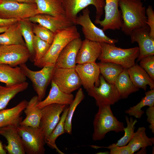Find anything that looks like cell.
Returning a JSON list of instances; mask_svg holds the SVG:
<instances>
[{"label":"cell","mask_w":154,"mask_h":154,"mask_svg":"<svg viewBox=\"0 0 154 154\" xmlns=\"http://www.w3.org/2000/svg\"><path fill=\"white\" fill-rule=\"evenodd\" d=\"M8 26L0 27V33L4 32L7 29Z\"/></svg>","instance_id":"cell-46"},{"label":"cell","mask_w":154,"mask_h":154,"mask_svg":"<svg viewBox=\"0 0 154 154\" xmlns=\"http://www.w3.org/2000/svg\"><path fill=\"white\" fill-rule=\"evenodd\" d=\"M27 77L20 67H12L8 65L0 64V82L7 86H13L26 82Z\"/></svg>","instance_id":"cell-23"},{"label":"cell","mask_w":154,"mask_h":154,"mask_svg":"<svg viewBox=\"0 0 154 154\" xmlns=\"http://www.w3.org/2000/svg\"><path fill=\"white\" fill-rule=\"evenodd\" d=\"M80 34L76 25H74L55 33L53 40L48 51L40 60L34 63L37 67L42 68L55 64L60 52L70 42L80 38Z\"/></svg>","instance_id":"cell-3"},{"label":"cell","mask_w":154,"mask_h":154,"mask_svg":"<svg viewBox=\"0 0 154 154\" xmlns=\"http://www.w3.org/2000/svg\"><path fill=\"white\" fill-rule=\"evenodd\" d=\"M139 65L154 80V56L151 55L142 58L139 61Z\"/></svg>","instance_id":"cell-39"},{"label":"cell","mask_w":154,"mask_h":154,"mask_svg":"<svg viewBox=\"0 0 154 154\" xmlns=\"http://www.w3.org/2000/svg\"><path fill=\"white\" fill-rule=\"evenodd\" d=\"M35 3H21L13 0H2L0 3V18L21 20L38 14Z\"/></svg>","instance_id":"cell-7"},{"label":"cell","mask_w":154,"mask_h":154,"mask_svg":"<svg viewBox=\"0 0 154 154\" xmlns=\"http://www.w3.org/2000/svg\"><path fill=\"white\" fill-rule=\"evenodd\" d=\"M91 147L94 149L101 148H105L110 149L109 152L110 154H132L133 153L128 145L124 146H118L114 144H112L108 147H100L92 145Z\"/></svg>","instance_id":"cell-40"},{"label":"cell","mask_w":154,"mask_h":154,"mask_svg":"<svg viewBox=\"0 0 154 154\" xmlns=\"http://www.w3.org/2000/svg\"><path fill=\"white\" fill-rule=\"evenodd\" d=\"M33 29L35 35L50 44L54 38L55 33L46 28L39 24L33 23Z\"/></svg>","instance_id":"cell-38"},{"label":"cell","mask_w":154,"mask_h":154,"mask_svg":"<svg viewBox=\"0 0 154 154\" xmlns=\"http://www.w3.org/2000/svg\"><path fill=\"white\" fill-rule=\"evenodd\" d=\"M65 15L74 24L78 14L88 6L92 5L96 9L95 20H100L104 13L105 0H61Z\"/></svg>","instance_id":"cell-12"},{"label":"cell","mask_w":154,"mask_h":154,"mask_svg":"<svg viewBox=\"0 0 154 154\" xmlns=\"http://www.w3.org/2000/svg\"><path fill=\"white\" fill-rule=\"evenodd\" d=\"M51 82L49 94L44 100L38 102L37 105L38 108L41 109L47 105L54 104L66 105L71 104L74 98V95L71 93L62 91L53 81Z\"/></svg>","instance_id":"cell-22"},{"label":"cell","mask_w":154,"mask_h":154,"mask_svg":"<svg viewBox=\"0 0 154 154\" xmlns=\"http://www.w3.org/2000/svg\"><path fill=\"white\" fill-rule=\"evenodd\" d=\"M21 3H35V0H13Z\"/></svg>","instance_id":"cell-44"},{"label":"cell","mask_w":154,"mask_h":154,"mask_svg":"<svg viewBox=\"0 0 154 154\" xmlns=\"http://www.w3.org/2000/svg\"><path fill=\"white\" fill-rule=\"evenodd\" d=\"M23 73L31 81L39 101L45 97L47 87L51 81L55 64L45 66L38 71L30 69L25 64L19 65Z\"/></svg>","instance_id":"cell-5"},{"label":"cell","mask_w":154,"mask_h":154,"mask_svg":"<svg viewBox=\"0 0 154 154\" xmlns=\"http://www.w3.org/2000/svg\"><path fill=\"white\" fill-rule=\"evenodd\" d=\"M82 41L81 38H79L68 43L58 56L55 64V68H75L77 54Z\"/></svg>","instance_id":"cell-18"},{"label":"cell","mask_w":154,"mask_h":154,"mask_svg":"<svg viewBox=\"0 0 154 154\" xmlns=\"http://www.w3.org/2000/svg\"><path fill=\"white\" fill-rule=\"evenodd\" d=\"M102 47L100 43L85 39L82 41L78 53L76 63L78 64L95 62L100 55Z\"/></svg>","instance_id":"cell-20"},{"label":"cell","mask_w":154,"mask_h":154,"mask_svg":"<svg viewBox=\"0 0 154 154\" xmlns=\"http://www.w3.org/2000/svg\"><path fill=\"white\" fill-rule=\"evenodd\" d=\"M150 29L147 25L136 29L129 35L131 42H137L139 45V53L137 62L143 58L154 55V38L149 35Z\"/></svg>","instance_id":"cell-15"},{"label":"cell","mask_w":154,"mask_h":154,"mask_svg":"<svg viewBox=\"0 0 154 154\" xmlns=\"http://www.w3.org/2000/svg\"><path fill=\"white\" fill-rule=\"evenodd\" d=\"M51 44L34 36L33 46L34 57L33 62L35 63L42 58L48 50Z\"/></svg>","instance_id":"cell-37"},{"label":"cell","mask_w":154,"mask_h":154,"mask_svg":"<svg viewBox=\"0 0 154 154\" xmlns=\"http://www.w3.org/2000/svg\"><path fill=\"white\" fill-rule=\"evenodd\" d=\"M39 14L57 16L65 15L61 0H35Z\"/></svg>","instance_id":"cell-30"},{"label":"cell","mask_w":154,"mask_h":154,"mask_svg":"<svg viewBox=\"0 0 154 154\" xmlns=\"http://www.w3.org/2000/svg\"><path fill=\"white\" fill-rule=\"evenodd\" d=\"M28 86L27 82L11 86L0 85V110L5 109L12 99L19 93L26 90Z\"/></svg>","instance_id":"cell-29"},{"label":"cell","mask_w":154,"mask_h":154,"mask_svg":"<svg viewBox=\"0 0 154 154\" xmlns=\"http://www.w3.org/2000/svg\"><path fill=\"white\" fill-rule=\"evenodd\" d=\"M0 135L7 140V145L4 148L8 154H25L22 139L16 127L7 125L1 127Z\"/></svg>","instance_id":"cell-19"},{"label":"cell","mask_w":154,"mask_h":154,"mask_svg":"<svg viewBox=\"0 0 154 154\" xmlns=\"http://www.w3.org/2000/svg\"><path fill=\"white\" fill-rule=\"evenodd\" d=\"M17 131L22 139L24 149L27 154H44L46 143L44 138L39 127H34L19 125Z\"/></svg>","instance_id":"cell-6"},{"label":"cell","mask_w":154,"mask_h":154,"mask_svg":"<svg viewBox=\"0 0 154 154\" xmlns=\"http://www.w3.org/2000/svg\"><path fill=\"white\" fill-rule=\"evenodd\" d=\"M67 106L54 104L47 105L41 109L39 127L45 141L59 122L60 114Z\"/></svg>","instance_id":"cell-13"},{"label":"cell","mask_w":154,"mask_h":154,"mask_svg":"<svg viewBox=\"0 0 154 154\" xmlns=\"http://www.w3.org/2000/svg\"><path fill=\"white\" fill-rule=\"evenodd\" d=\"M17 19H4L0 18V27L8 26L18 22Z\"/></svg>","instance_id":"cell-43"},{"label":"cell","mask_w":154,"mask_h":154,"mask_svg":"<svg viewBox=\"0 0 154 154\" xmlns=\"http://www.w3.org/2000/svg\"><path fill=\"white\" fill-rule=\"evenodd\" d=\"M97 63L100 74L107 82L112 84H114L117 78L124 68L121 65L111 62L101 61Z\"/></svg>","instance_id":"cell-31"},{"label":"cell","mask_w":154,"mask_h":154,"mask_svg":"<svg viewBox=\"0 0 154 154\" xmlns=\"http://www.w3.org/2000/svg\"><path fill=\"white\" fill-rule=\"evenodd\" d=\"M114 85L121 99L127 98L131 94L136 92L139 89L133 84L129 76L127 68H124L117 78Z\"/></svg>","instance_id":"cell-26"},{"label":"cell","mask_w":154,"mask_h":154,"mask_svg":"<svg viewBox=\"0 0 154 154\" xmlns=\"http://www.w3.org/2000/svg\"><path fill=\"white\" fill-rule=\"evenodd\" d=\"M82 11V14H80L76 18L74 25L82 27L85 39L99 43L110 44H115L118 42L117 39L108 37L102 29L98 27L93 23L90 16V11L88 7Z\"/></svg>","instance_id":"cell-8"},{"label":"cell","mask_w":154,"mask_h":154,"mask_svg":"<svg viewBox=\"0 0 154 154\" xmlns=\"http://www.w3.org/2000/svg\"><path fill=\"white\" fill-rule=\"evenodd\" d=\"M33 23H37L48 29L54 33L74 25L65 15L55 16L38 14L29 19Z\"/></svg>","instance_id":"cell-16"},{"label":"cell","mask_w":154,"mask_h":154,"mask_svg":"<svg viewBox=\"0 0 154 154\" xmlns=\"http://www.w3.org/2000/svg\"><path fill=\"white\" fill-rule=\"evenodd\" d=\"M39 101L38 97L36 95L33 97L28 102L24 110L26 117L22 120L20 125L34 127H39L42 112L41 109L37 106Z\"/></svg>","instance_id":"cell-25"},{"label":"cell","mask_w":154,"mask_h":154,"mask_svg":"<svg viewBox=\"0 0 154 154\" xmlns=\"http://www.w3.org/2000/svg\"><path fill=\"white\" fill-rule=\"evenodd\" d=\"M123 21L121 29L129 36L134 30L147 25L146 8L141 0H119Z\"/></svg>","instance_id":"cell-1"},{"label":"cell","mask_w":154,"mask_h":154,"mask_svg":"<svg viewBox=\"0 0 154 154\" xmlns=\"http://www.w3.org/2000/svg\"><path fill=\"white\" fill-rule=\"evenodd\" d=\"M125 119L127 123V127H124V135L117 142L114 144L118 146H124L127 145L132 139L135 132V125L137 122L136 119H133L131 117L129 118L126 116Z\"/></svg>","instance_id":"cell-36"},{"label":"cell","mask_w":154,"mask_h":154,"mask_svg":"<svg viewBox=\"0 0 154 154\" xmlns=\"http://www.w3.org/2000/svg\"><path fill=\"white\" fill-rule=\"evenodd\" d=\"M84 96L82 89L81 88H79L73 102L68 107L64 124L65 133L70 135L72 134V121L74 112L78 105L84 99Z\"/></svg>","instance_id":"cell-35"},{"label":"cell","mask_w":154,"mask_h":154,"mask_svg":"<svg viewBox=\"0 0 154 154\" xmlns=\"http://www.w3.org/2000/svg\"><path fill=\"white\" fill-rule=\"evenodd\" d=\"M68 107L67 106L64 109L59 122L45 141L46 143L49 147L52 149H55L57 152L60 154L64 153L57 147L55 141L59 136L65 133L64 124Z\"/></svg>","instance_id":"cell-34"},{"label":"cell","mask_w":154,"mask_h":154,"mask_svg":"<svg viewBox=\"0 0 154 154\" xmlns=\"http://www.w3.org/2000/svg\"><path fill=\"white\" fill-rule=\"evenodd\" d=\"M145 95L137 104L126 110L125 112L137 119H140L144 113L142 109L145 106H154V89L146 92Z\"/></svg>","instance_id":"cell-33"},{"label":"cell","mask_w":154,"mask_h":154,"mask_svg":"<svg viewBox=\"0 0 154 154\" xmlns=\"http://www.w3.org/2000/svg\"><path fill=\"white\" fill-rule=\"evenodd\" d=\"M129 77L136 87L146 90L147 85L151 89H154V81L140 65L135 64L127 69Z\"/></svg>","instance_id":"cell-24"},{"label":"cell","mask_w":154,"mask_h":154,"mask_svg":"<svg viewBox=\"0 0 154 154\" xmlns=\"http://www.w3.org/2000/svg\"><path fill=\"white\" fill-rule=\"evenodd\" d=\"M6 151L1 142L0 141V154H6Z\"/></svg>","instance_id":"cell-45"},{"label":"cell","mask_w":154,"mask_h":154,"mask_svg":"<svg viewBox=\"0 0 154 154\" xmlns=\"http://www.w3.org/2000/svg\"><path fill=\"white\" fill-rule=\"evenodd\" d=\"M2 0H0V3L1 2Z\"/></svg>","instance_id":"cell-47"},{"label":"cell","mask_w":154,"mask_h":154,"mask_svg":"<svg viewBox=\"0 0 154 154\" xmlns=\"http://www.w3.org/2000/svg\"><path fill=\"white\" fill-rule=\"evenodd\" d=\"M21 44L26 46L23 38L19 21L9 26L3 33L0 35V45Z\"/></svg>","instance_id":"cell-28"},{"label":"cell","mask_w":154,"mask_h":154,"mask_svg":"<svg viewBox=\"0 0 154 154\" xmlns=\"http://www.w3.org/2000/svg\"><path fill=\"white\" fill-rule=\"evenodd\" d=\"M52 80L61 91L68 94L71 93L82 85L75 68H55Z\"/></svg>","instance_id":"cell-11"},{"label":"cell","mask_w":154,"mask_h":154,"mask_svg":"<svg viewBox=\"0 0 154 154\" xmlns=\"http://www.w3.org/2000/svg\"><path fill=\"white\" fill-rule=\"evenodd\" d=\"M99 85L88 90V95L93 97L96 105H112L121 98L114 84L108 83L102 75L99 76Z\"/></svg>","instance_id":"cell-9"},{"label":"cell","mask_w":154,"mask_h":154,"mask_svg":"<svg viewBox=\"0 0 154 154\" xmlns=\"http://www.w3.org/2000/svg\"><path fill=\"white\" fill-rule=\"evenodd\" d=\"M110 106L108 104L98 106V110L93 122L92 139L94 141L103 139L106 134L111 131L117 133L123 131V123L114 116Z\"/></svg>","instance_id":"cell-2"},{"label":"cell","mask_w":154,"mask_h":154,"mask_svg":"<svg viewBox=\"0 0 154 154\" xmlns=\"http://www.w3.org/2000/svg\"><path fill=\"white\" fill-rule=\"evenodd\" d=\"M19 22L26 46L31 56L29 59L33 62L34 57L33 42L35 35L33 29V23L30 21L29 19L20 20Z\"/></svg>","instance_id":"cell-32"},{"label":"cell","mask_w":154,"mask_h":154,"mask_svg":"<svg viewBox=\"0 0 154 154\" xmlns=\"http://www.w3.org/2000/svg\"><path fill=\"white\" fill-rule=\"evenodd\" d=\"M147 121L149 123V128L154 133V106L149 107L146 110Z\"/></svg>","instance_id":"cell-42"},{"label":"cell","mask_w":154,"mask_h":154,"mask_svg":"<svg viewBox=\"0 0 154 154\" xmlns=\"http://www.w3.org/2000/svg\"><path fill=\"white\" fill-rule=\"evenodd\" d=\"M28 102L23 100L15 106L0 110V128L7 125L17 127L23 120L22 113Z\"/></svg>","instance_id":"cell-21"},{"label":"cell","mask_w":154,"mask_h":154,"mask_svg":"<svg viewBox=\"0 0 154 154\" xmlns=\"http://www.w3.org/2000/svg\"><path fill=\"white\" fill-rule=\"evenodd\" d=\"M31 55L26 46L21 44L0 45V64L15 67L25 64Z\"/></svg>","instance_id":"cell-10"},{"label":"cell","mask_w":154,"mask_h":154,"mask_svg":"<svg viewBox=\"0 0 154 154\" xmlns=\"http://www.w3.org/2000/svg\"><path fill=\"white\" fill-rule=\"evenodd\" d=\"M146 128L144 127H139L135 132L131 141L127 144L133 154L140 149L146 151V148L152 146L154 143V138L149 137L146 133Z\"/></svg>","instance_id":"cell-27"},{"label":"cell","mask_w":154,"mask_h":154,"mask_svg":"<svg viewBox=\"0 0 154 154\" xmlns=\"http://www.w3.org/2000/svg\"><path fill=\"white\" fill-rule=\"evenodd\" d=\"M119 0H105L104 19L94 21L95 24H99L105 31L110 29H120L123 21L121 13L119 9Z\"/></svg>","instance_id":"cell-14"},{"label":"cell","mask_w":154,"mask_h":154,"mask_svg":"<svg viewBox=\"0 0 154 154\" xmlns=\"http://www.w3.org/2000/svg\"><path fill=\"white\" fill-rule=\"evenodd\" d=\"M147 15L146 23L150 29L149 35L154 38V11L151 5H149L146 9Z\"/></svg>","instance_id":"cell-41"},{"label":"cell","mask_w":154,"mask_h":154,"mask_svg":"<svg viewBox=\"0 0 154 154\" xmlns=\"http://www.w3.org/2000/svg\"><path fill=\"white\" fill-rule=\"evenodd\" d=\"M100 43L102 51L98 59L101 61L115 63L127 69L135 64L139 53L138 47L124 49L116 47L115 44Z\"/></svg>","instance_id":"cell-4"},{"label":"cell","mask_w":154,"mask_h":154,"mask_svg":"<svg viewBox=\"0 0 154 154\" xmlns=\"http://www.w3.org/2000/svg\"><path fill=\"white\" fill-rule=\"evenodd\" d=\"M75 68L82 85L87 91L95 86H99L100 73L99 67L96 62L78 64Z\"/></svg>","instance_id":"cell-17"}]
</instances>
